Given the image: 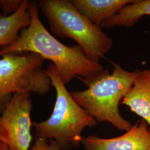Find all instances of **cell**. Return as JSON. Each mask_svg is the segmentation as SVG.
<instances>
[{"mask_svg":"<svg viewBox=\"0 0 150 150\" xmlns=\"http://www.w3.org/2000/svg\"><path fill=\"white\" fill-rule=\"evenodd\" d=\"M22 1L0 0V8L2 9L4 15H10L16 12L21 5Z\"/></svg>","mask_w":150,"mask_h":150,"instance_id":"4fadbf2b","label":"cell"},{"mask_svg":"<svg viewBox=\"0 0 150 150\" xmlns=\"http://www.w3.org/2000/svg\"><path fill=\"white\" fill-rule=\"evenodd\" d=\"M45 59L31 52L10 54L0 59V113L18 93H48L51 86Z\"/></svg>","mask_w":150,"mask_h":150,"instance_id":"5b68a950","label":"cell"},{"mask_svg":"<svg viewBox=\"0 0 150 150\" xmlns=\"http://www.w3.org/2000/svg\"><path fill=\"white\" fill-rule=\"evenodd\" d=\"M29 150H62L56 142L42 139H37Z\"/></svg>","mask_w":150,"mask_h":150,"instance_id":"7c38bea8","label":"cell"},{"mask_svg":"<svg viewBox=\"0 0 150 150\" xmlns=\"http://www.w3.org/2000/svg\"><path fill=\"white\" fill-rule=\"evenodd\" d=\"M46 71L56 90V99L53 112L47 120L33 122L36 137L54 141L62 150L78 148L83 137V130L94 127L97 121L75 101L54 64H49Z\"/></svg>","mask_w":150,"mask_h":150,"instance_id":"3957f363","label":"cell"},{"mask_svg":"<svg viewBox=\"0 0 150 150\" xmlns=\"http://www.w3.org/2000/svg\"><path fill=\"white\" fill-rule=\"evenodd\" d=\"M0 150H10V149L5 144L0 141Z\"/></svg>","mask_w":150,"mask_h":150,"instance_id":"5bb4252c","label":"cell"},{"mask_svg":"<svg viewBox=\"0 0 150 150\" xmlns=\"http://www.w3.org/2000/svg\"><path fill=\"white\" fill-rule=\"evenodd\" d=\"M38 4L54 35L74 40L91 61L100 63L112 48V39L77 11L70 0H40Z\"/></svg>","mask_w":150,"mask_h":150,"instance_id":"277c9868","label":"cell"},{"mask_svg":"<svg viewBox=\"0 0 150 150\" xmlns=\"http://www.w3.org/2000/svg\"><path fill=\"white\" fill-rule=\"evenodd\" d=\"M28 10L29 26L22 30L13 43L1 47V57L10 54H38L52 62L64 85L75 77H80L83 82L90 80L105 70L100 63L88 59L79 45L66 46L48 32L39 17L38 2L30 1Z\"/></svg>","mask_w":150,"mask_h":150,"instance_id":"6da1fadb","label":"cell"},{"mask_svg":"<svg viewBox=\"0 0 150 150\" xmlns=\"http://www.w3.org/2000/svg\"><path fill=\"white\" fill-rule=\"evenodd\" d=\"M135 0H70L82 15L97 26L102 25Z\"/></svg>","mask_w":150,"mask_h":150,"instance_id":"9c48e42d","label":"cell"},{"mask_svg":"<svg viewBox=\"0 0 150 150\" xmlns=\"http://www.w3.org/2000/svg\"><path fill=\"white\" fill-rule=\"evenodd\" d=\"M0 141L2 142V136H1V120H0Z\"/></svg>","mask_w":150,"mask_h":150,"instance_id":"9a60e30c","label":"cell"},{"mask_svg":"<svg viewBox=\"0 0 150 150\" xmlns=\"http://www.w3.org/2000/svg\"><path fill=\"white\" fill-rule=\"evenodd\" d=\"M81 144L86 150H150V130L141 119L118 137L103 139L89 136L83 137Z\"/></svg>","mask_w":150,"mask_h":150,"instance_id":"52a82bcc","label":"cell"},{"mask_svg":"<svg viewBox=\"0 0 150 150\" xmlns=\"http://www.w3.org/2000/svg\"><path fill=\"white\" fill-rule=\"evenodd\" d=\"M145 16H150V0H135L105 22L102 27H132Z\"/></svg>","mask_w":150,"mask_h":150,"instance_id":"8fae6325","label":"cell"},{"mask_svg":"<svg viewBox=\"0 0 150 150\" xmlns=\"http://www.w3.org/2000/svg\"><path fill=\"white\" fill-rule=\"evenodd\" d=\"M30 1L22 0L15 13L10 15H0V47L9 46L19 36V32L29 26L31 16L28 10Z\"/></svg>","mask_w":150,"mask_h":150,"instance_id":"30bf717a","label":"cell"},{"mask_svg":"<svg viewBox=\"0 0 150 150\" xmlns=\"http://www.w3.org/2000/svg\"><path fill=\"white\" fill-rule=\"evenodd\" d=\"M121 104L128 106L132 112L144 120L150 132V69L141 71Z\"/></svg>","mask_w":150,"mask_h":150,"instance_id":"ba28073f","label":"cell"},{"mask_svg":"<svg viewBox=\"0 0 150 150\" xmlns=\"http://www.w3.org/2000/svg\"><path fill=\"white\" fill-rule=\"evenodd\" d=\"M140 72L128 71L116 64L112 73L105 70L83 82L86 90L71 91L70 94L97 122H107L120 131H127L132 125L121 116L118 106Z\"/></svg>","mask_w":150,"mask_h":150,"instance_id":"7a4b0ae2","label":"cell"},{"mask_svg":"<svg viewBox=\"0 0 150 150\" xmlns=\"http://www.w3.org/2000/svg\"><path fill=\"white\" fill-rule=\"evenodd\" d=\"M30 93H18L1 112L2 142L10 150H29L32 142Z\"/></svg>","mask_w":150,"mask_h":150,"instance_id":"8992f818","label":"cell"}]
</instances>
